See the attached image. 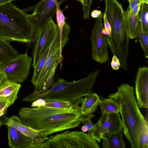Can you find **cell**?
<instances>
[{
  "mask_svg": "<svg viewBox=\"0 0 148 148\" xmlns=\"http://www.w3.org/2000/svg\"><path fill=\"white\" fill-rule=\"evenodd\" d=\"M108 97L116 100L118 104L123 126V132L132 147L140 148V137L148 126V123L140 110L134 87L123 83L116 92Z\"/></svg>",
  "mask_w": 148,
  "mask_h": 148,
  "instance_id": "7a4b0ae2",
  "label": "cell"
},
{
  "mask_svg": "<svg viewBox=\"0 0 148 148\" xmlns=\"http://www.w3.org/2000/svg\"><path fill=\"white\" fill-rule=\"evenodd\" d=\"M18 53L10 42L0 37V64L16 57Z\"/></svg>",
  "mask_w": 148,
  "mask_h": 148,
  "instance_id": "ffe728a7",
  "label": "cell"
},
{
  "mask_svg": "<svg viewBox=\"0 0 148 148\" xmlns=\"http://www.w3.org/2000/svg\"><path fill=\"white\" fill-rule=\"evenodd\" d=\"M32 59L27 51L18 54L15 58L0 64V72L4 75L7 81L23 83L29 75Z\"/></svg>",
  "mask_w": 148,
  "mask_h": 148,
  "instance_id": "52a82bcc",
  "label": "cell"
},
{
  "mask_svg": "<svg viewBox=\"0 0 148 148\" xmlns=\"http://www.w3.org/2000/svg\"><path fill=\"white\" fill-rule=\"evenodd\" d=\"M123 129L102 138V148H125V145L122 136Z\"/></svg>",
  "mask_w": 148,
  "mask_h": 148,
  "instance_id": "e0dca14e",
  "label": "cell"
},
{
  "mask_svg": "<svg viewBox=\"0 0 148 148\" xmlns=\"http://www.w3.org/2000/svg\"><path fill=\"white\" fill-rule=\"evenodd\" d=\"M77 1H78L80 2L81 4L82 5H83L84 4V0H76Z\"/></svg>",
  "mask_w": 148,
  "mask_h": 148,
  "instance_id": "74e56055",
  "label": "cell"
},
{
  "mask_svg": "<svg viewBox=\"0 0 148 148\" xmlns=\"http://www.w3.org/2000/svg\"><path fill=\"white\" fill-rule=\"evenodd\" d=\"M105 12L110 24L111 33L107 36L110 43L119 45L126 42L129 38L121 4L116 0H105Z\"/></svg>",
  "mask_w": 148,
  "mask_h": 148,
  "instance_id": "5b68a950",
  "label": "cell"
},
{
  "mask_svg": "<svg viewBox=\"0 0 148 148\" xmlns=\"http://www.w3.org/2000/svg\"><path fill=\"white\" fill-rule=\"evenodd\" d=\"M49 47L42 55L36 65L34 68V73L31 82L34 86L37 82L40 73L44 65L49 52Z\"/></svg>",
  "mask_w": 148,
  "mask_h": 148,
  "instance_id": "cb8c5ba5",
  "label": "cell"
},
{
  "mask_svg": "<svg viewBox=\"0 0 148 148\" xmlns=\"http://www.w3.org/2000/svg\"><path fill=\"white\" fill-rule=\"evenodd\" d=\"M8 145L12 148H46L45 142L40 143L21 133L12 127L7 126Z\"/></svg>",
  "mask_w": 148,
  "mask_h": 148,
  "instance_id": "5bb4252c",
  "label": "cell"
},
{
  "mask_svg": "<svg viewBox=\"0 0 148 148\" xmlns=\"http://www.w3.org/2000/svg\"><path fill=\"white\" fill-rule=\"evenodd\" d=\"M99 98L97 94L95 93L85 96L80 107L81 114L85 115L93 114L98 106V102Z\"/></svg>",
  "mask_w": 148,
  "mask_h": 148,
  "instance_id": "d6986e66",
  "label": "cell"
},
{
  "mask_svg": "<svg viewBox=\"0 0 148 148\" xmlns=\"http://www.w3.org/2000/svg\"><path fill=\"white\" fill-rule=\"evenodd\" d=\"M140 148H148V126L143 130L139 138Z\"/></svg>",
  "mask_w": 148,
  "mask_h": 148,
  "instance_id": "4316f807",
  "label": "cell"
},
{
  "mask_svg": "<svg viewBox=\"0 0 148 148\" xmlns=\"http://www.w3.org/2000/svg\"><path fill=\"white\" fill-rule=\"evenodd\" d=\"M102 115L90 134L100 143L102 138L123 129V127L119 112H106L101 109Z\"/></svg>",
  "mask_w": 148,
  "mask_h": 148,
  "instance_id": "8fae6325",
  "label": "cell"
},
{
  "mask_svg": "<svg viewBox=\"0 0 148 148\" xmlns=\"http://www.w3.org/2000/svg\"><path fill=\"white\" fill-rule=\"evenodd\" d=\"M111 66L114 70L119 69L120 66V63L119 59L115 55H113L111 63Z\"/></svg>",
  "mask_w": 148,
  "mask_h": 148,
  "instance_id": "d6a6232c",
  "label": "cell"
},
{
  "mask_svg": "<svg viewBox=\"0 0 148 148\" xmlns=\"http://www.w3.org/2000/svg\"><path fill=\"white\" fill-rule=\"evenodd\" d=\"M19 118L25 125L47 138L53 133L75 128L91 120L95 115L82 114L80 107L59 109L44 107H23L19 111Z\"/></svg>",
  "mask_w": 148,
  "mask_h": 148,
  "instance_id": "6da1fadb",
  "label": "cell"
},
{
  "mask_svg": "<svg viewBox=\"0 0 148 148\" xmlns=\"http://www.w3.org/2000/svg\"><path fill=\"white\" fill-rule=\"evenodd\" d=\"M5 78L4 75L2 73L0 72V84Z\"/></svg>",
  "mask_w": 148,
  "mask_h": 148,
  "instance_id": "d590c367",
  "label": "cell"
},
{
  "mask_svg": "<svg viewBox=\"0 0 148 148\" xmlns=\"http://www.w3.org/2000/svg\"><path fill=\"white\" fill-rule=\"evenodd\" d=\"M92 2V0H84L82 8L84 19H88L89 18L90 9Z\"/></svg>",
  "mask_w": 148,
  "mask_h": 148,
  "instance_id": "f546056e",
  "label": "cell"
},
{
  "mask_svg": "<svg viewBox=\"0 0 148 148\" xmlns=\"http://www.w3.org/2000/svg\"><path fill=\"white\" fill-rule=\"evenodd\" d=\"M59 30L58 25L54 22L52 19L39 29L33 41L32 65L34 68L42 55L50 47Z\"/></svg>",
  "mask_w": 148,
  "mask_h": 148,
  "instance_id": "30bf717a",
  "label": "cell"
},
{
  "mask_svg": "<svg viewBox=\"0 0 148 148\" xmlns=\"http://www.w3.org/2000/svg\"><path fill=\"white\" fill-rule=\"evenodd\" d=\"M128 1L129 3L128 7L130 11L138 15L141 3L137 0H128Z\"/></svg>",
  "mask_w": 148,
  "mask_h": 148,
  "instance_id": "f1b7e54d",
  "label": "cell"
},
{
  "mask_svg": "<svg viewBox=\"0 0 148 148\" xmlns=\"http://www.w3.org/2000/svg\"><path fill=\"white\" fill-rule=\"evenodd\" d=\"M98 106L101 109L108 113H113L119 112V108L117 101L110 98L106 99L101 97L98 102Z\"/></svg>",
  "mask_w": 148,
  "mask_h": 148,
  "instance_id": "44dd1931",
  "label": "cell"
},
{
  "mask_svg": "<svg viewBox=\"0 0 148 148\" xmlns=\"http://www.w3.org/2000/svg\"><path fill=\"white\" fill-rule=\"evenodd\" d=\"M100 71L99 69H97L86 77L72 82L58 78L56 82L52 83L50 88L46 92L38 93L34 91L23 99L22 100L29 102L42 99L80 104L84 99L82 97L92 93V90Z\"/></svg>",
  "mask_w": 148,
  "mask_h": 148,
  "instance_id": "3957f363",
  "label": "cell"
},
{
  "mask_svg": "<svg viewBox=\"0 0 148 148\" xmlns=\"http://www.w3.org/2000/svg\"><path fill=\"white\" fill-rule=\"evenodd\" d=\"M138 16L145 30L148 34V4L145 3L141 4Z\"/></svg>",
  "mask_w": 148,
  "mask_h": 148,
  "instance_id": "d4e9b609",
  "label": "cell"
},
{
  "mask_svg": "<svg viewBox=\"0 0 148 148\" xmlns=\"http://www.w3.org/2000/svg\"><path fill=\"white\" fill-rule=\"evenodd\" d=\"M79 103H72L69 102L56 100L43 99L40 107L59 109H69L79 106Z\"/></svg>",
  "mask_w": 148,
  "mask_h": 148,
  "instance_id": "7402d4cb",
  "label": "cell"
},
{
  "mask_svg": "<svg viewBox=\"0 0 148 148\" xmlns=\"http://www.w3.org/2000/svg\"><path fill=\"white\" fill-rule=\"evenodd\" d=\"M12 2L0 6V37L10 42L30 43L32 27L28 14Z\"/></svg>",
  "mask_w": 148,
  "mask_h": 148,
  "instance_id": "277c9868",
  "label": "cell"
},
{
  "mask_svg": "<svg viewBox=\"0 0 148 148\" xmlns=\"http://www.w3.org/2000/svg\"><path fill=\"white\" fill-rule=\"evenodd\" d=\"M83 125L81 128V130L84 132L88 131H90L94 127V125L91 120L86 121L83 123Z\"/></svg>",
  "mask_w": 148,
  "mask_h": 148,
  "instance_id": "4dcf8cb0",
  "label": "cell"
},
{
  "mask_svg": "<svg viewBox=\"0 0 148 148\" xmlns=\"http://www.w3.org/2000/svg\"><path fill=\"white\" fill-rule=\"evenodd\" d=\"M143 49L144 55L148 59V34L145 30L142 22L138 23L137 31V37Z\"/></svg>",
  "mask_w": 148,
  "mask_h": 148,
  "instance_id": "603a6c76",
  "label": "cell"
},
{
  "mask_svg": "<svg viewBox=\"0 0 148 148\" xmlns=\"http://www.w3.org/2000/svg\"><path fill=\"white\" fill-rule=\"evenodd\" d=\"M102 12L96 20L90 38L92 58L95 62L101 64L106 62L109 59L106 36L102 32Z\"/></svg>",
  "mask_w": 148,
  "mask_h": 148,
  "instance_id": "7c38bea8",
  "label": "cell"
},
{
  "mask_svg": "<svg viewBox=\"0 0 148 148\" xmlns=\"http://www.w3.org/2000/svg\"><path fill=\"white\" fill-rule=\"evenodd\" d=\"M15 0H0V6Z\"/></svg>",
  "mask_w": 148,
  "mask_h": 148,
  "instance_id": "e575fe53",
  "label": "cell"
},
{
  "mask_svg": "<svg viewBox=\"0 0 148 148\" xmlns=\"http://www.w3.org/2000/svg\"><path fill=\"white\" fill-rule=\"evenodd\" d=\"M103 18L104 28L106 29L107 33V34L106 36H110L111 34V28L109 23L108 21L107 17L105 12L103 13Z\"/></svg>",
  "mask_w": 148,
  "mask_h": 148,
  "instance_id": "1f68e13d",
  "label": "cell"
},
{
  "mask_svg": "<svg viewBox=\"0 0 148 148\" xmlns=\"http://www.w3.org/2000/svg\"><path fill=\"white\" fill-rule=\"evenodd\" d=\"M60 35L59 29L51 45L49 52L38 79L34 86V91L41 93L48 80L56 71L58 64H60L58 59L60 56Z\"/></svg>",
  "mask_w": 148,
  "mask_h": 148,
  "instance_id": "9c48e42d",
  "label": "cell"
},
{
  "mask_svg": "<svg viewBox=\"0 0 148 148\" xmlns=\"http://www.w3.org/2000/svg\"><path fill=\"white\" fill-rule=\"evenodd\" d=\"M46 148H99L96 140L89 134L67 130L49 138Z\"/></svg>",
  "mask_w": 148,
  "mask_h": 148,
  "instance_id": "8992f818",
  "label": "cell"
},
{
  "mask_svg": "<svg viewBox=\"0 0 148 148\" xmlns=\"http://www.w3.org/2000/svg\"><path fill=\"white\" fill-rule=\"evenodd\" d=\"M56 5V18L57 21L58 26L60 35V38L62 34V32L63 26L66 22L65 19L66 17L64 15L62 11L60 9V6L61 4L58 1L55 2Z\"/></svg>",
  "mask_w": 148,
  "mask_h": 148,
  "instance_id": "484cf974",
  "label": "cell"
},
{
  "mask_svg": "<svg viewBox=\"0 0 148 148\" xmlns=\"http://www.w3.org/2000/svg\"><path fill=\"white\" fill-rule=\"evenodd\" d=\"M2 125V124L1 123V121L0 119V128L1 127Z\"/></svg>",
  "mask_w": 148,
  "mask_h": 148,
  "instance_id": "f35d334b",
  "label": "cell"
},
{
  "mask_svg": "<svg viewBox=\"0 0 148 148\" xmlns=\"http://www.w3.org/2000/svg\"><path fill=\"white\" fill-rule=\"evenodd\" d=\"M65 0H41L36 5L25 9L27 12L34 10L32 14H28L32 27V41L34 40L39 29L52 19L56 12V1H58L62 4Z\"/></svg>",
  "mask_w": 148,
  "mask_h": 148,
  "instance_id": "ba28073f",
  "label": "cell"
},
{
  "mask_svg": "<svg viewBox=\"0 0 148 148\" xmlns=\"http://www.w3.org/2000/svg\"><path fill=\"white\" fill-rule=\"evenodd\" d=\"M11 105L6 98L0 96V117L5 114L8 108Z\"/></svg>",
  "mask_w": 148,
  "mask_h": 148,
  "instance_id": "83f0119b",
  "label": "cell"
},
{
  "mask_svg": "<svg viewBox=\"0 0 148 148\" xmlns=\"http://www.w3.org/2000/svg\"><path fill=\"white\" fill-rule=\"evenodd\" d=\"M125 23L130 39L136 38L138 25L139 22L138 15L130 11L128 7L126 10L124 11Z\"/></svg>",
  "mask_w": 148,
  "mask_h": 148,
  "instance_id": "ac0fdd59",
  "label": "cell"
},
{
  "mask_svg": "<svg viewBox=\"0 0 148 148\" xmlns=\"http://www.w3.org/2000/svg\"><path fill=\"white\" fill-rule=\"evenodd\" d=\"M102 12L100 10H94L91 12V16L93 18H97L100 15Z\"/></svg>",
  "mask_w": 148,
  "mask_h": 148,
  "instance_id": "836d02e7",
  "label": "cell"
},
{
  "mask_svg": "<svg viewBox=\"0 0 148 148\" xmlns=\"http://www.w3.org/2000/svg\"><path fill=\"white\" fill-rule=\"evenodd\" d=\"M2 117L0 120L2 125L12 127L22 134L33 138L39 143H44L49 138L40 137L36 131L24 125L17 116H13L8 117L4 115Z\"/></svg>",
  "mask_w": 148,
  "mask_h": 148,
  "instance_id": "9a60e30c",
  "label": "cell"
},
{
  "mask_svg": "<svg viewBox=\"0 0 148 148\" xmlns=\"http://www.w3.org/2000/svg\"><path fill=\"white\" fill-rule=\"evenodd\" d=\"M138 1L140 2V3H145L147 4H148V0H137Z\"/></svg>",
  "mask_w": 148,
  "mask_h": 148,
  "instance_id": "8d00e7d4",
  "label": "cell"
},
{
  "mask_svg": "<svg viewBox=\"0 0 148 148\" xmlns=\"http://www.w3.org/2000/svg\"><path fill=\"white\" fill-rule=\"evenodd\" d=\"M20 84L12 82L4 79L0 84V96L6 98L11 105L17 98Z\"/></svg>",
  "mask_w": 148,
  "mask_h": 148,
  "instance_id": "2e32d148",
  "label": "cell"
},
{
  "mask_svg": "<svg viewBox=\"0 0 148 148\" xmlns=\"http://www.w3.org/2000/svg\"><path fill=\"white\" fill-rule=\"evenodd\" d=\"M135 92L139 108H148V68H138L135 79Z\"/></svg>",
  "mask_w": 148,
  "mask_h": 148,
  "instance_id": "4fadbf2b",
  "label": "cell"
},
{
  "mask_svg": "<svg viewBox=\"0 0 148 148\" xmlns=\"http://www.w3.org/2000/svg\"><path fill=\"white\" fill-rule=\"evenodd\" d=\"M99 0L100 1H101L103 0Z\"/></svg>",
  "mask_w": 148,
  "mask_h": 148,
  "instance_id": "ab89813d",
  "label": "cell"
}]
</instances>
